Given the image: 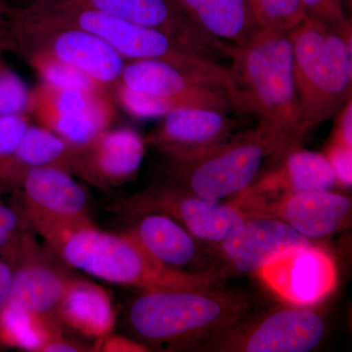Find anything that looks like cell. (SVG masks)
I'll return each mask as SVG.
<instances>
[{"label": "cell", "mask_w": 352, "mask_h": 352, "mask_svg": "<svg viewBox=\"0 0 352 352\" xmlns=\"http://www.w3.org/2000/svg\"><path fill=\"white\" fill-rule=\"evenodd\" d=\"M307 17L314 18L326 24L342 25L349 21L342 0H302Z\"/></svg>", "instance_id": "cell-33"}, {"label": "cell", "mask_w": 352, "mask_h": 352, "mask_svg": "<svg viewBox=\"0 0 352 352\" xmlns=\"http://www.w3.org/2000/svg\"><path fill=\"white\" fill-rule=\"evenodd\" d=\"M11 50L46 53L80 69L108 92L120 80L126 60L99 36L78 28L28 24L6 16Z\"/></svg>", "instance_id": "cell-7"}, {"label": "cell", "mask_w": 352, "mask_h": 352, "mask_svg": "<svg viewBox=\"0 0 352 352\" xmlns=\"http://www.w3.org/2000/svg\"><path fill=\"white\" fill-rule=\"evenodd\" d=\"M342 4H344V7H346V9H349V11H351L352 6V0H342Z\"/></svg>", "instance_id": "cell-40"}, {"label": "cell", "mask_w": 352, "mask_h": 352, "mask_svg": "<svg viewBox=\"0 0 352 352\" xmlns=\"http://www.w3.org/2000/svg\"><path fill=\"white\" fill-rule=\"evenodd\" d=\"M249 3L263 29L289 32L307 18L302 0H249Z\"/></svg>", "instance_id": "cell-28"}, {"label": "cell", "mask_w": 352, "mask_h": 352, "mask_svg": "<svg viewBox=\"0 0 352 352\" xmlns=\"http://www.w3.org/2000/svg\"><path fill=\"white\" fill-rule=\"evenodd\" d=\"M326 332L321 315L305 307L277 308L237 325L198 347L223 352H308L320 344Z\"/></svg>", "instance_id": "cell-8"}, {"label": "cell", "mask_w": 352, "mask_h": 352, "mask_svg": "<svg viewBox=\"0 0 352 352\" xmlns=\"http://www.w3.org/2000/svg\"><path fill=\"white\" fill-rule=\"evenodd\" d=\"M25 234L3 258L12 266L13 277L8 305L45 316H56L58 305L74 275L65 270L52 251L44 250ZM59 320V319H58Z\"/></svg>", "instance_id": "cell-12"}, {"label": "cell", "mask_w": 352, "mask_h": 352, "mask_svg": "<svg viewBox=\"0 0 352 352\" xmlns=\"http://www.w3.org/2000/svg\"><path fill=\"white\" fill-rule=\"evenodd\" d=\"M31 124L29 113L0 117V162L13 154Z\"/></svg>", "instance_id": "cell-31"}, {"label": "cell", "mask_w": 352, "mask_h": 352, "mask_svg": "<svg viewBox=\"0 0 352 352\" xmlns=\"http://www.w3.org/2000/svg\"><path fill=\"white\" fill-rule=\"evenodd\" d=\"M8 4L4 0H0V50H7L9 47L8 30L6 11Z\"/></svg>", "instance_id": "cell-38"}, {"label": "cell", "mask_w": 352, "mask_h": 352, "mask_svg": "<svg viewBox=\"0 0 352 352\" xmlns=\"http://www.w3.org/2000/svg\"><path fill=\"white\" fill-rule=\"evenodd\" d=\"M65 335L57 317L45 316L6 303L0 309V342L12 349L43 352L44 349Z\"/></svg>", "instance_id": "cell-25"}, {"label": "cell", "mask_w": 352, "mask_h": 352, "mask_svg": "<svg viewBox=\"0 0 352 352\" xmlns=\"http://www.w3.org/2000/svg\"><path fill=\"white\" fill-rule=\"evenodd\" d=\"M332 166L338 185L351 188L352 185V146L344 144L331 138L325 153H323Z\"/></svg>", "instance_id": "cell-32"}, {"label": "cell", "mask_w": 352, "mask_h": 352, "mask_svg": "<svg viewBox=\"0 0 352 352\" xmlns=\"http://www.w3.org/2000/svg\"><path fill=\"white\" fill-rule=\"evenodd\" d=\"M111 95L117 105L138 119L163 118L166 113L182 108L214 109L226 113L235 111L230 103L188 97L157 96L131 89L120 82L113 88Z\"/></svg>", "instance_id": "cell-26"}, {"label": "cell", "mask_w": 352, "mask_h": 352, "mask_svg": "<svg viewBox=\"0 0 352 352\" xmlns=\"http://www.w3.org/2000/svg\"><path fill=\"white\" fill-rule=\"evenodd\" d=\"M145 139L129 127L108 129L87 144L75 147L72 173L97 188L131 182L146 155Z\"/></svg>", "instance_id": "cell-15"}, {"label": "cell", "mask_w": 352, "mask_h": 352, "mask_svg": "<svg viewBox=\"0 0 352 352\" xmlns=\"http://www.w3.org/2000/svg\"><path fill=\"white\" fill-rule=\"evenodd\" d=\"M30 231H34L20 206L6 205L0 201V254L12 250Z\"/></svg>", "instance_id": "cell-30"}, {"label": "cell", "mask_w": 352, "mask_h": 352, "mask_svg": "<svg viewBox=\"0 0 352 352\" xmlns=\"http://www.w3.org/2000/svg\"><path fill=\"white\" fill-rule=\"evenodd\" d=\"M351 22L307 17L289 32L294 76L307 131L336 117L352 91Z\"/></svg>", "instance_id": "cell-5"}, {"label": "cell", "mask_w": 352, "mask_h": 352, "mask_svg": "<svg viewBox=\"0 0 352 352\" xmlns=\"http://www.w3.org/2000/svg\"><path fill=\"white\" fill-rule=\"evenodd\" d=\"M288 147L258 126L203 151L164 157L166 182L206 200L236 198L261 175L264 162Z\"/></svg>", "instance_id": "cell-6"}, {"label": "cell", "mask_w": 352, "mask_h": 352, "mask_svg": "<svg viewBox=\"0 0 352 352\" xmlns=\"http://www.w3.org/2000/svg\"><path fill=\"white\" fill-rule=\"evenodd\" d=\"M272 168L239 196L277 195L295 192L333 191L338 185L332 166L323 153L291 146L273 155ZM236 197V198H237Z\"/></svg>", "instance_id": "cell-18"}, {"label": "cell", "mask_w": 352, "mask_h": 352, "mask_svg": "<svg viewBox=\"0 0 352 352\" xmlns=\"http://www.w3.org/2000/svg\"><path fill=\"white\" fill-rule=\"evenodd\" d=\"M243 112L287 146L302 145L307 134L294 76L289 32L261 29L251 43L230 55Z\"/></svg>", "instance_id": "cell-3"}, {"label": "cell", "mask_w": 352, "mask_h": 352, "mask_svg": "<svg viewBox=\"0 0 352 352\" xmlns=\"http://www.w3.org/2000/svg\"><path fill=\"white\" fill-rule=\"evenodd\" d=\"M182 12L212 38L243 47L263 28L249 0H175Z\"/></svg>", "instance_id": "cell-21"}, {"label": "cell", "mask_w": 352, "mask_h": 352, "mask_svg": "<svg viewBox=\"0 0 352 352\" xmlns=\"http://www.w3.org/2000/svg\"><path fill=\"white\" fill-rule=\"evenodd\" d=\"M0 185H1V184H0Z\"/></svg>", "instance_id": "cell-41"}, {"label": "cell", "mask_w": 352, "mask_h": 352, "mask_svg": "<svg viewBox=\"0 0 352 352\" xmlns=\"http://www.w3.org/2000/svg\"><path fill=\"white\" fill-rule=\"evenodd\" d=\"M12 277V266L0 254V309L8 302Z\"/></svg>", "instance_id": "cell-36"}, {"label": "cell", "mask_w": 352, "mask_h": 352, "mask_svg": "<svg viewBox=\"0 0 352 352\" xmlns=\"http://www.w3.org/2000/svg\"><path fill=\"white\" fill-rule=\"evenodd\" d=\"M20 206L62 219L90 217L88 197L71 173L59 168L28 170L16 185Z\"/></svg>", "instance_id": "cell-19"}, {"label": "cell", "mask_w": 352, "mask_h": 352, "mask_svg": "<svg viewBox=\"0 0 352 352\" xmlns=\"http://www.w3.org/2000/svg\"><path fill=\"white\" fill-rule=\"evenodd\" d=\"M56 316L64 328L95 340L112 333L116 324L110 294L94 282L76 277L65 291Z\"/></svg>", "instance_id": "cell-22"}, {"label": "cell", "mask_w": 352, "mask_h": 352, "mask_svg": "<svg viewBox=\"0 0 352 352\" xmlns=\"http://www.w3.org/2000/svg\"><path fill=\"white\" fill-rule=\"evenodd\" d=\"M29 115L74 147H82L112 126L117 104L108 92L39 83L31 89Z\"/></svg>", "instance_id": "cell-9"}, {"label": "cell", "mask_w": 352, "mask_h": 352, "mask_svg": "<svg viewBox=\"0 0 352 352\" xmlns=\"http://www.w3.org/2000/svg\"><path fill=\"white\" fill-rule=\"evenodd\" d=\"M129 217L161 214L175 219L197 240L214 245L226 239L249 219L233 201L206 200L164 182L153 185L124 201Z\"/></svg>", "instance_id": "cell-10"}, {"label": "cell", "mask_w": 352, "mask_h": 352, "mask_svg": "<svg viewBox=\"0 0 352 352\" xmlns=\"http://www.w3.org/2000/svg\"><path fill=\"white\" fill-rule=\"evenodd\" d=\"M230 113L206 108H182L164 116L145 139L164 157L187 156L223 142L235 134L238 120Z\"/></svg>", "instance_id": "cell-16"}, {"label": "cell", "mask_w": 352, "mask_h": 352, "mask_svg": "<svg viewBox=\"0 0 352 352\" xmlns=\"http://www.w3.org/2000/svg\"><path fill=\"white\" fill-rule=\"evenodd\" d=\"M132 219L126 232L160 263L182 271L198 263L200 241L175 219L154 212Z\"/></svg>", "instance_id": "cell-20"}, {"label": "cell", "mask_w": 352, "mask_h": 352, "mask_svg": "<svg viewBox=\"0 0 352 352\" xmlns=\"http://www.w3.org/2000/svg\"><path fill=\"white\" fill-rule=\"evenodd\" d=\"M214 245L229 268L256 274L285 252L312 243L282 220L254 217L245 220L226 239Z\"/></svg>", "instance_id": "cell-17"}, {"label": "cell", "mask_w": 352, "mask_h": 352, "mask_svg": "<svg viewBox=\"0 0 352 352\" xmlns=\"http://www.w3.org/2000/svg\"><path fill=\"white\" fill-rule=\"evenodd\" d=\"M34 232L38 233L62 263L109 283L141 291L214 288L223 274L217 270H173L153 258L124 231L97 228L90 217L62 219L25 208Z\"/></svg>", "instance_id": "cell-1"}, {"label": "cell", "mask_w": 352, "mask_h": 352, "mask_svg": "<svg viewBox=\"0 0 352 352\" xmlns=\"http://www.w3.org/2000/svg\"><path fill=\"white\" fill-rule=\"evenodd\" d=\"M20 55L36 71L41 78V82L57 87L108 92L80 69L64 63L50 54L29 51V52L21 53Z\"/></svg>", "instance_id": "cell-27"}, {"label": "cell", "mask_w": 352, "mask_h": 352, "mask_svg": "<svg viewBox=\"0 0 352 352\" xmlns=\"http://www.w3.org/2000/svg\"><path fill=\"white\" fill-rule=\"evenodd\" d=\"M120 82L124 87L144 94L208 99L230 103L234 107L230 96L224 90L208 87L175 67L156 60L126 62Z\"/></svg>", "instance_id": "cell-23"}, {"label": "cell", "mask_w": 352, "mask_h": 352, "mask_svg": "<svg viewBox=\"0 0 352 352\" xmlns=\"http://www.w3.org/2000/svg\"><path fill=\"white\" fill-rule=\"evenodd\" d=\"M249 219L282 220L308 240L324 239L349 220L351 200L333 191L240 196L232 201Z\"/></svg>", "instance_id": "cell-11"}, {"label": "cell", "mask_w": 352, "mask_h": 352, "mask_svg": "<svg viewBox=\"0 0 352 352\" xmlns=\"http://www.w3.org/2000/svg\"><path fill=\"white\" fill-rule=\"evenodd\" d=\"M50 1L51 0H21V6L18 7H20V8H29V7L41 6V4Z\"/></svg>", "instance_id": "cell-39"}, {"label": "cell", "mask_w": 352, "mask_h": 352, "mask_svg": "<svg viewBox=\"0 0 352 352\" xmlns=\"http://www.w3.org/2000/svg\"><path fill=\"white\" fill-rule=\"evenodd\" d=\"M94 347L71 339L66 335L53 340L44 349L43 352L94 351Z\"/></svg>", "instance_id": "cell-37"}, {"label": "cell", "mask_w": 352, "mask_h": 352, "mask_svg": "<svg viewBox=\"0 0 352 352\" xmlns=\"http://www.w3.org/2000/svg\"><path fill=\"white\" fill-rule=\"evenodd\" d=\"M150 347L142 342H135L122 337L113 335L112 333L96 340L94 351L104 352H144L149 351Z\"/></svg>", "instance_id": "cell-34"}, {"label": "cell", "mask_w": 352, "mask_h": 352, "mask_svg": "<svg viewBox=\"0 0 352 352\" xmlns=\"http://www.w3.org/2000/svg\"><path fill=\"white\" fill-rule=\"evenodd\" d=\"M335 129L333 139L339 140L344 144L352 146V101L349 99L336 115Z\"/></svg>", "instance_id": "cell-35"}, {"label": "cell", "mask_w": 352, "mask_h": 352, "mask_svg": "<svg viewBox=\"0 0 352 352\" xmlns=\"http://www.w3.org/2000/svg\"><path fill=\"white\" fill-rule=\"evenodd\" d=\"M31 89L0 59V117L29 113Z\"/></svg>", "instance_id": "cell-29"}, {"label": "cell", "mask_w": 352, "mask_h": 352, "mask_svg": "<svg viewBox=\"0 0 352 352\" xmlns=\"http://www.w3.org/2000/svg\"><path fill=\"white\" fill-rule=\"evenodd\" d=\"M256 275L273 293L296 307L322 302L338 284L333 256L314 244L285 252Z\"/></svg>", "instance_id": "cell-13"}, {"label": "cell", "mask_w": 352, "mask_h": 352, "mask_svg": "<svg viewBox=\"0 0 352 352\" xmlns=\"http://www.w3.org/2000/svg\"><path fill=\"white\" fill-rule=\"evenodd\" d=\"M7 15L28 24L85 30L106 41L126 61L164 62L210 87L226 78L223 65L196 54L163 32L67 0L29 8L9 6Z\"/></svg>", "instance_id": "cell-4"}, {"label": "cell", "mask_w": 352, "mask_h": 352, "mask_svg": "<svg viewBox=\"0 0 352 352\" xmlns=\"http://www.w3.org/2000/svg\"><path fill=\"white\" fill-rule=\"evenodd\" d=\"M250 311L249 300L239 294L214 288L161 289L142 292L132 302L127 319L146 346L198 349L237 325Z\"/></svg>", "instance_id": "cell-2"}, {"label": "cell", "mask_w": 352, "mask_h": 352, "mask_svg": "<svg viewBox=\"0 0 352 352\" xmlns=\"http://www.w3.org/2000/svg\"><path fill=\"white\" fill-rule=\"evenodd\" d=\"M163 32L196 54L219 62L230 59L234 45L208 36L182 12L175 0H67Z\"/></svg>", "instance_id": "cell-14"}, {"label": "cell", "mask_w": 352, "mask_h": 352, "mask_svg": "<svg viewBox=\"0 0 352 352\" xmlns=\"http://www.w3.org/2000/svg\"><path fill=\"white\" fill-rule=\"evenodd\" d=\"M74 157V146L50 129L31 124L13 154L0 162V184L15 188L22 175L34 168L52 166L72 173Z\"/></svg>", "instance_id": "cell-24"}]
</instances>
